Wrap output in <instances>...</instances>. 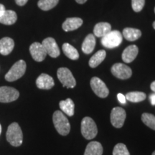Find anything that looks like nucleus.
<instances>
[{"instance_id":"obj_28","label":"nucleus","mask_w":155,"mask_h":155,"mask_svg":"<svg viewBox=\"0 0 155 155\" xmlns=\"http://www.w3.org/2000/svg\"><path fill=\"white\" fill-rule=\"evenodd\" d=\"M113 155H130L127 146L124 144L119 143L114 147Z\"/></svg>"},{"instance_id":"obj_29","label":"nucleus","mask_w":155,"mask_h":155,"mask_svg":"<svg viewBox=\"0 0 155 155\" xmlns=\"http://www.w3.org/2000/svg\"><path fill=\"white\" fill-rule=\"evenodd\" d=\"M145 4V0H131V7L133 10L139 12L142 10Z\"/></svg>"},{"instance_id":"obj_36","label":"nucleus","mask_w":155,"mask_h":155,"mask_svg":"<svg viewBox=\"0 0 155 155\" xmlns=\"http://www.w3.org/2000/svg\"><path fill=\"white\" fill-rule=\"evenodd\" d=\"M153 28H154V29L155 30V21L153 22Z\"/></svg>"},{"instance_id":"obj_38","label":"nucleus","mask_w":155,"mask_h":155,"mask_svg":"<svg viewBox=\"0 0 155 155\" xmlns=\"http://www.w3.org/2000/svg\"><path fill=\"white\" fill-rule=\"evenodd\" d=\"M152 155H155V151H154V152H153V153H152Z\"/></svg>"},{"instance_id":"obj_12","label":"nucleus","mask_w":155,"mask_h":155,"mask_svg":"<svg viewBox=\"0 0 155 155\" xmlns=\"http://www.w3.org/2000/svg\"><path fill=\"white\" fill-rule=\"evenodd\" d=\"M30 52L32 58L37 62L43 61L47 55V52L45 49L40 42H34L31 45Z\"/></svg>"},{"instance_id":"obj_5","label":"nucleus","mask_w":155,"mask_h":155,"mask_svg":"<svg viewBox=\"0 0 155 155\" xmlns=\"http://www.w3.org/2000/svg\"><path fill=\"white\" fill-rule=\"evenodd\" d=\"M122 34L118 30H111L106 35L102 37V45L108 49L119 47L122 42Z\"/></svg>"},{"instance_id":"obj_2","label":"nucleus","mask_w":155,"mask_h":155,"mask_svg":"<svg viewBox=\"0 0 155 155\" xmlns=\"http://www.w3.org/2000/svg\"><path fill=\"white\" fill-rule=\"evenodd\" d=\"M6 137H7V140L12 146L19 147L22 144V131L18 124L15 122L9 126Z\"/></svg>"},{"instance_id":"obj_9","label":"nucleus","mask_w":155,"mask_h":155,"mask_svg":"<svg viewBox=\"0 0 155 155\" xmlns=\"http://www.w3.org/2000/svg\"><path fill=\"white\" fill-rule=\"evenodd\" d=\"M19 96L17 89L8 86L0 87V102L9 103L16 101Z\"/></svg>"},{"instance_id":"obj_39","label":"nucleus","mask_w":155,"mask_h":155,"mask_svg":"<svg viewBox=\"0 0 155 155\" xmlns=\"http://www.w3.org/2000/svg\"><path fill=\"white\" fill-rule=\"evenodd\" d=\"M154 12H155V8H154Z\"/></svg>"},{"instance_id":"obj_17","label":"nucleus","mask_w":155,"mask_h":155,"mask_svg":"<svg viewBox=\"0 0 155 155\" xmlns=\"http://www.w3.org/2000/svg\"><path fill=\"white\" fill-rule=\"evenodd\" d=\"M95 46H96V38L94 35L89 34L85 38L81 49L85 54H90L94 51Z\"/></svg>"},{"instance_id":"obj_4","label":"nucleus","mask_w":155,"mask_h":155,"mask_svg":"<svg viewBox=\"0 0 155 155\" xmlns=\"http://www.w3.org/2000/svg\"><path fill=\"white\" fill-rule=\"evenodd\" d=\"M81 134L85 139H92L96 137L98 129L95 121L91 117L83 118L81 121Z\"/></svg>"},{"instance_id":"obj_13","label":"nucleus","mask_w":155,"mask_h":155,"mask_svg":"<svg viewBox=\"0 0 155 155\" xmlns=\"http://www.w3.org/2000/svg\"><path fill=\"white\" fill-rule=\"evenodd\" d=\"M55 85L53 78L50 75L42 73L36 80V86L38 88L49 90L51 89Z\"/></svg>"},{"instance_id":"obj_6","label":"nucleus","mask_w":155,"mask_h":155,"mask_svg":"<svg viewBox=\"0 0 155 155\" xmlns=\"http://www.w3.org/2000/svg\"><path fill=\"white\" fill-rule=\"evenodd\" d=\"M57 75L64 87H66L68 88H73L76 85L75 78L73 77L71 71L67 68H60L58 70Z\"/></svg>"},{"instance_id":"obj_14","label":"nucleus","mask_w":155,"mask_h":155,"mask_svg":"<svg viewBox=\"0 0 155 155\" xmlns=\"http://www.w3.org/2000/svg\"><path fill=\"white\" fill-rule=\"evenodd\" d=\"M139 53L138 47L135 45H131L128 46L126 49L124 50L123 53H122L121 58L123 61L124 63H130L131 62L135 60L137 58V55Z\"/></svg>"},{"instance_id":"obj_25","label":"nucleus","mask_w":155,"mask_h":155,"mask_svg":"<svg viewBox=\"0 0 155 155\" xmlns=\"http://www.w3.org/2000/svg\"><path fill=\"white\" fill-rule=\"evenodd\" d=\"M126 99L132 103H139L146 99V94L143 92L134 91L129 92L125 96Z\"/></svg>"},{"instance_id":"obj_24","label":"nucleus","mask_w":155,"mask_h":155,"mask_svg":"<svg viewBox=\"0 0 155 155\" xmlns=\"http://www.w3.org/2000/svg\"><path fill=\"white\" fill-rule=\"evenodd\" d=\"M63 51L64 54L73 61H76L79 58V53L78 50L73 47V46L70 45L69 43H64L63 45Z\"/></svg>"},{"instance_id":"obj_26","label":"nucleus","mask_w":155,"mask_h":155,"mask_svg":"<svg viewBox=\"0 0 155 155\" xmlns=\"http://www.w3.org/2000/svg\"><path fill=\"white\" fill-rule=\"evenodd\" d=\"M58 2L59 0H39L38 5L42 10L48 11L54 8Z\"/></svg>"},{"instance_id":"obj_1","label":"nucleus","mask_w":155,"mask_h":155,"mask_svg":"<svg viewBox=\"0 0 155 155\" xmlns=\"http://www.w3.org/2000/svg\"><path fill=\"white\" fill-rule=\"evenodd\" d=\"M53 121L55 129L60 134L66 136L71 131L68 119L61 111H56L53 115Z\"/></svg>"},{"instance_id":"obj_31","label":"nucleus","mask_w":155,"mask_h":155,"mask_svg":"<svg viewBox=\"0 0 155 155\" xmlns=\"http://www.w3.org/2000/svg\"><path fill=\"white\" fill-rule=\"evenodd\" d=\"M28 2V0H15V2L19 6H24Z\"/></svg>"},{"instance_id":"obj_30","label":"nucleus","mask_w":155,"mask_h":155,"mask_svg":"<svg viewBox=\"0 0 155 155\" xmlns=\"http://www.w3.org/2000/svg\"><path fill=\"white\" fill-rule=\"evenodd\" d=\"M117 98L119 101L122 104H125L126 101H127V99H126V97L124 95H123L122 94H119L117 95Z\"/></svg>"},{"instance_id":"obj_16","label":"nucleus","mask_w":155,"mask_h":155,"mask_svg":"<svg viewBox=\"0 0 155 155\" xmlns=\"http://www.w3.org/2000/svg\"><path fill=\"white\" fill-rule=\"evenodd\" d=\"M15 42L10 38H3L0 40V54L7 55L10 54L14 49Z\"/></svg>"},{"instance_id":"obj_37","label":"nucleus","mask_w":155,"mask_h":155,"mask_svg":"<svg viewBox=\"0 0 155 155\" xmlns=\"http://www.w3.org/2000/svg\"><path fill=\"white\" fill-rule=\"evenodd\" d=\"M1 133H2V126L0 124V134H1Z\"/></svg>"},{"instance_id":"obj_8","label":"nucleus","mask_w":155,"mask_h":155,"mask_svg":"<svg viewBox=\"0 0 155 155\" xmlns=\"http://www.w3.org/2000/svg\"><path fill=\"white\" fill-rule=\"evenodd\" d=\"M126 116H127V114L124 108L121 107L114 108L110 115L111 124L118 129L121 128L124 124Z\"/></svg>"},{"instance_id":"obj_34","label":"nucleus","mask_w":155,"mask_h":155,"mask_svg":"<svg viewBox=\"0 0 155 155\" xmlns=\"http://www.w3.org/2000/svg\"><path fill=\"white\" fill-rule=\"evenodd\" d=\"M150 88H151V89H152V91H154L155 93V81H153V82L151 83Z\"/></svg>"},{"instance_id":"obj_10","label":"nucleus","mask_w":155,"mask_h":155,"mask_svg":"<svg viewBox=\"0 0 155 155\" xmlns=\"http://www.w3.org/2000/svg\"><path fill=\"white\" fill-rule=\"evenodd\" d=\"M111 71L114 76L121 80L129 78L132 75V71L129 66L123 63H116L112 66Z\"/></svg>"},{"instance_id":"obj_18","label":"nucleus","mask_w":155,"mask_h":155,"mask_svg":"<svg viewBox=\"0 0 155 155\" xmlns=\"http://www.w3.org/2000/svg\"><path fill=\"white\" fill-rule=\"evenodd\" d=\"M104 149L101 143L91 141L87 145L84 155H102Z\"/></svg>"},{"instance_id":"obj_21","label":"nucleus","mask_w":155,"mask_h":155,"mask_svg":"<svg viewBox=\"0 0 155 155\" xmlns=\"http://www.w3.org/2000/svg\"><path fill=\"white\" fill-rule=\"evenodd\" d=\"M60 108L63 113L69 116H73L74 115L75 111V104L73 100L71 98H67L65 101H61L59 104Z\"/></svg>"},{"instance_id":"obj_22","label":"nucleus","mask_w":155,"mask_h":155,"mask_svg":"<svg viewBox=\"0 0 155 155\" xmlns=\"http://www.w3.org/2000/svg\"><path fill=\"white\" fill-rule=\"evenodd\" d=\"M122 34H123V36L124 37L126 40L131 42L136 41L141 36V32L140 30H138V29L131 28H127L124 29Z\"/></svg>"},{"instance_id":"obj_35","label":"nucleus","mask_w":155,"mask_h":155,"mask_svg":"<svg viewBox=\"0 0 155 155\" xmlns=\"http://www.w3.org/2000/svg\"><path fill=\"white\" fill-rule=\"evenodd\" d=\"M86 1L87 0H75V2L78 4H84Z\"/></svg>"},{"instance_id":"obj_33","label":"nucleus","mask_w":155,"mask_h":155,"mask_svg":"<svg viewBox=\"0 0 155 155\" xmlns=\"http://www.w3.org/2000/svg\"><path fill=\"white\" fill-rule=\"evenodd\" d=\"M6 10L5 6H4L3 5H2V4H0V17L4 13H5V12Z\"/></svg>"},{"instance_id":"obj_32","label":"nucleus","mask_w":155,"mask_h":155,"mask_svg":"<svg viewBox=\"0 0 155 155\" xmlns=\"http://www.w3.org/2000/svg\"><path fill=\"white\" fill-rule=\"evenodd\" d=\"M150 101L151 102V104H152V106L155 105V93H154V94H152L150 95Z\"/></svg>"},{"instance_id":"obj_7","label":"nucleus","mask_w":155,"mask_h":155,"mask_svg":"<svg viewBox=\"0 0 155 155\" xmlns=\"http://www.w3.org/2000/svg\"><path fill=\"white\" fill-rule=\"evenodd\" d=\"M91 87L93 91L100 98H106L109 94V91L103 81L97 77L92 78L91 80Z\"/></svg>"},{"instance_id":"obj_23","label":"nucleus","mask_w":155,"mask_h":155,"mask_svg":"<svg viewBox=\"0 0 155 155\" xmlns=\"http://www.w3.org/2000/svg\"><path fill=\"white\" fill-rule=\"evenodd\" d=\"M106 56V53L105 50H101L96 52L94 55L89 60V65L91 68H96L104 61Z\"/></svg>"},{"instance_id":"obj_3","label":"nucleus","mask_w":155,"mask_h":155,"mask_svg":"<svg viewBox=\"0 0 155 155\" xmlns=\"http://www.w3.org/2000/svg\"><path fill=\"white\" fill-rule=\"evenodd\" d=\"M26 63L23 60L16 62L5 75V80L9 82H13L18 80L24 75L26 71Z\"/></svg>"},{"instance_id":"obj_20","label":"nucleus","mask_w":155,"mask_h":155,"mask_svg":"<svg viewBox=\"0 0 155 155\" xmlns=\"http://www.w3.org/2000/svg\"><path fill=\"white\" fill-rule=\"evenodd\" d=\"M17 20V15L12 10H5V13L0 17V23L6 25H14Z\"/></svg>"},{"instance_id":"obj_27","label":"nucleus","mask_w":155,"mask_h":155,"mask_svg":"<svg viewBox=\"0 0 155 155\" xmlns=\"http://www.w3.org/2000/svg\"><path fill=\"white\" fill-rule=\"evenodd\" d=\"M141 121L150 129L155 130V116L149 113H144L141 116Z\"/></svg>"},{"instance_id":"obj_11","label":"nucleus","mask_w":155,"mask_h":155,"mask_svg":"<svg viewBox=\"0 0 155 155\" xmlns=\"http://www.w3.org/2000/svg\"><path fill=\"white\" fill-rule=\"evenodd\" d=\"M42 45L45 49L47 54H48L52 58H58L61 54L60 49L56 42L55 40L53 38H45L42 41Z\"/></svg>"},{"instance_id":"obj_19","label":"nucleus","mask_w":155,"mask_h":155,"mask_svg":"<svg viewBox=\"0 0 155 155\" xmlns=\"http://www.w3.org/2000/svg\"><path fill=\"white\" fill-rule=\"evenodd\" d=\"M111 31V25L108 22H99L95 25L94 29V36L102 38Z\"/></svg>"},{"instance_id":"obj_15","label":"nucleus","mask_w":155,"mask_h":155,"mask_svg":"<svg viewBox=\"0 0 155 155\" xmlns=\"http://www.w3.org/2000/svg\"><path fill=\"white\" fill-rule=\"evenodd\" d=\"M83 19L79 17H71L65 19L62 28L65 32H70L78 29L83 25Z\"/></svg>"}]
</instances>
